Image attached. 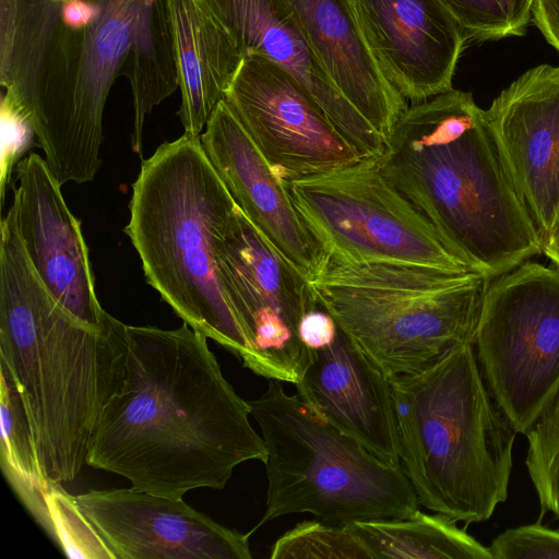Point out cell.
I'll return each mask as SVG.
<instances>
[{
    "label": "cell",
    "instance_id": "d4e9b609",
    "mask_svg": "<svg viewBox=\"0 0 559 559\" xmlns=\"http://www.w3.org/2000/svg\"><path fill=\"white\" fill-rule=\"evenodd\" d=\"M272 559H372L346 526L321 520L302 521L276 539Z\"/></svg>",
    "mask_w": 559,
    "mask_h": 559
},
{
    "label": "cell",
    "instance_id": "4316f807",
    "mask_svg": "<svg viewBox=\"0 0 559 559\" xmlns=\"http://www.w3.org/2000/svg\"><path fill=\"white\" fill-rule=\"evenodd\" d=\"M0 121H1V167L0 198L4 204L5 190L11 180L13 168L22 155L34 145L36 135L31 118L23 106L7 90L1 88Z\"/></svg>",
    "mask_w": 559,
    "mask_h": 559
},
{
    "label": "cell",
    "instance_id": "3957f363",
    "mask_svg": "<svg viewBox=\"0 0 559 559\" xmlns=\"http://www.w3.org/2000/svg\"><path fill=\"white\" fill-rule=\"evenodd\" d=\"M388 182L471 270L500 276L543 253V240L471 93L412 104L377 158Z\"/></svg>",
    "mask_w": 559,
    "mask_h": 559
},
{
    "label": "cell",
    "instance_id": "ac0fdd59",
    "mask_svg": "<svg viewBox=\"0 0 559 559\" xmlns=\"http://www.w3.org/2000/svg\"><path fill=\"white\" fill-rule=\"evenodd\" d=\"M200 139L241 211L281 255L308 278L324 251L302 223L284 183L225 100L212 114Z\"/></svg>",
    "mask_w": 559,
    "mask_h": 559
},
{
    "label": "cell",
    "instance_id": "9a60e30c",
    "mask_svg": "<svg viewBox=\"0 0 559 559\" xmlns=\"http://www.w3.org/2000/svg\"><path fill=\"white\" fill-rule=\"evenodd\" d=\"M381 72L412 104L452 90L466 43L440 0H353Z\"/></svg>",
    "mask_w": 559,
    "mask_h": 559
},
{
    "label": "cell",
    "instance_id": "8fae6325",
    "mask_svg": "<svg viewBox=\"0 0 559 559\" xmlns=\"http://www.w3.org/2000/svg\"><path fill=\"white\" fill-rule=\"evenodd\" d=\"M224 100L285 183L364 158L306 87L259 53H247Z\"/></svg>",
    "mask_w": 559,
    "mask_h": 559
},
{
    "label": "cell",
    "instance_id": "6da1fadb",
    "mask_svg": "<svg viewBox=\"0 0 559 559\" xmlns=\"http://www.w3.org/2000/svg\"><path fill=\"white\" fill-rule=\"evenodd\" d=\"M127 344L124 380L98 416L88 466L179 499L223 489L243 462L264 463L250 404L224 377L204 334L186 322L174 330L127 325Z\"/></svg>",
    "mask_w": 559,
    "mask_h": 559
},
{
    "label": "cell",
    "instance_id": "1f68e13d",
    "mask_svg": "<svg viewBox=\"0 0 559 559\" xmlns=\"http://www.w3.org/2000/svg\"><path fill=\"white\" fill-rule=\"evenodd\" d=\"M543 253L559 269V222L544 238Z\"/></svg>",
    "mask_w": 559,
    "mask_h": 559
},
{
    "label": "cell",
    "instance_id": "5bb4252c",
    "mask_svg": "<svg viewBox=\"0 0 559 559\" xmlns=\"http://www.w3.org/2000/svg\"><path fill=\"white\" fill-rule=\"evenodd\" d=\"M13 203L26 254L53 297L82 322L102 329L114 318L99 305L81 223L45 158L31 153L15 167Z\"/></svg>",
    "mask_w": 559,
    "mask_h": 559
},
{
    "label": "cell",
    "instance_id": "f546056e",
    "mask_svg": "<svg viewBox=\"0 0 559 559\" xmlns=\"http://www.w3.org/2000/svg\"><path fill=\"white\" fill-rule=\"evenodd\" d=\"M532 21L559 52V0H533Z\"/></svg>",
    "mask_w": 559,
    "mask_h": 559
},
{
    "label": "cell",
    "instance_id": "52a82bcc",
    "mask_svg": "<svg viewBox=\"0 0 559 559\" xmlns=\"http://www.w3.org/2000/svg\"><path fill=\"white\" fill-rule=\"evenodd\" d=\"M489 282L472 270L350 261L326 252L308 276L318 306L389 378L474 344Z\"/></svg>",
    "mask_w": 559,
    "mask_h": 559
},
{
    "label": "cell",
    "instance_id": "7a4b0ae2",
    "mask_svg": "<svg viewBox=\"0 0 559 559\" xmlns=\"http://www.w3.org/2000/svg\"><path fill=\"white\" fill-rule=\"evenodd\" d=\"M0 229V365L19 390L44 474L71 481L123 383L127 325L112 318L91 326L53 297L26 254L13 205Z\"/></svg>",
    "mask_w": 559,
    "mask_h": 559
},
{
    "label": "cell",
    "instance_id": "9c48e42d",
    "mask_svg": "<svg viewBox=\"0 0 559 559\" xmlns=\"http://www.w3.org/2000/svg\"><path fill=\"white\" fill-rule=\"evenodd\" d=\"M285 188L326 253L350 261L471 270L388 182L377 158L294 180Z\"/></svg>",
    "mask_w": 559,
    "mask_h": 559
},
{
    "label": "cell",
    "instance_id": "e0dca14e",
    "mask_svg": "<svg viewBox=\"0 0 559 559\" xmlns=\"http://www.w3.org/2000/svg\"><path fill=\"white\" fill-rule=\"evenodd\" d=\"M199 1L225 26L243 57L259 53L296 78L364 158L382 154L383 138L333 84L287 0Z\"/></svg>",
    "mask_w": 559,
    "mask_h": 559
},
{
    "label": "cell",
    "instance_id": "cb8c5ba5",
    "mask_svg": "<svg viewBox=\"0 0 559 559\" xmlns=\"http://www.w3.org/2000/svg\"><path fill=\"white\" fill-rule=\"evenodd\" d=\"M525 465L535 487L542 513L559 520V386L525 432Z\"/></svg>",
    "mask_w": 559,
    "mask_h": 559
},
{
    "label": "cell",
    "instance_id": "484cf974",
    "mask_svg": "<svg viewBox=\"0 0 559 559\" xmlns=\"http://www.w3.org/2000/svg\"><path fill=\"white\" fill-rule=\"evenodd\" d=\"M467 40L522 36L532 20L533 0H440Z\"/></svg>",
    "mask_w": 559,
    "mask_h": 559
},
{
    "label": "cell",
    "instance_id": "4dcf8cb0",
    "mask_svg": "<svg viewBox=\"0 0 559 559\" xmlns=\"http://www.w3.org/2000/svg\"><path fill=\"white\" fill-rule=\"evenodd\" d=\"M17 0H0V62L10 53L15 21Z\"/></svg>",
    "mask_w": 559,
    "mask_h": 559
},
{
    "label": "cell",
    "instance_id": "ba28073f",
    "mask_svg": "<svg viewBox=\"0 0 559 559\" xmlns=\"http://www.w3.org/2000/svg\"><path fill=\"white\" fill-rule=\"evenodd\" d=\"M269 379L248 401L266 448L265 511L249 532L280 516L310 513L326 523L404 519L418 510L402 465L384 464Z\"/></svg>",
    "mask_w": 559,
    "mask_h": 559
},
{
    "label": "cell",
    "instance_id": "8992f818",
    "mask_svg": "<svg viewBox=\"0 0 559 559\" xmlns=\"http://www.w3.org/2000/svg\"><path fill=\"white\" fill-rule=\"evenodd\" d=\"M401 465L419 504L465 524L508 498L518 433L489 390L473 343L390 378Z\"/></svg>",
    "mask_w": 559,
    "mask_h": 559
},
{
    "label": "cell",
    "instance_id": "7402d4cb",
    "mask_svg": "<svg viewBox=\"0 0 559 559\" xmlns=\"http://www.w3.org/2000/svg\"><path fill=\"white\" fill-rule=\"evenodd\" d=\"M456 521L417 510L404 519L357 521L346 526L362 542L372 559H492Z\"/></svg>",
    "mask_w": 559,
    "mask_h": 559
},
{
    "label": "cell",
    "instance_id": "4fadbf2b",
    "mask_svg": "<svg viewBox=\"0 0 559 559\" xmlns=\"http://www.w3.org/2000/svg\"><path fill=\"white\" fill-rule=\"evenodd\" d=\"M485 117L507 171L542 240L559 222V66L530 69Z\"/></svg>",
    "mask_w": 559,
    "mask_h": 559
},
{
    "label": "cell",
    "instance_id": "7c38bea8",
    "mask_svg": "<svg viewBox=\"0 0 559 559\" xmlns=\"http://www.w3.org/2000/svg\"><path fill=\"white\" fill-rule=\"evenodd\" d=\"M114 559H251L250 533L225 527L187 504L130 489L73 496Z\"/></svg>",
    "mask_w": 559,
    "mask_h": 559
},
{
    "label": "cell",
    "instance_id": "44dd1931",
    "mask_svg": "<svg viewBox=\"0 0 559 559\" xmlns=\"http://www.w3.org/2000/svg\"><path fill=\"white\" fill-rule=\"evenodd\" d=\"M174 31L178 117L185 132L201 135L225 98L243 55L225 26L199 0H168Z\"/></svg>",
    "mask_w": 559,
    "mask_h": 559
},
{
    "label": "cell",
    "instance_id": "5b68a950",
    "mask_svg": "<svg viewBox=\"0 0 559 559\" xmlns=\"http://www.w3.org/2000/svg\"><path fill=\"white\" fill-rule=\"evenodd\" d=\"M237 207L200 135L185 132L142 160L124 231L163 300L257 374L253 340L217 267L216 242Z\"/></svg>",
    "mask_w": 559,
    "mask_h": 559
},
{
    "label": "cell",
    "instance_id": "603a6c76",
    "mask_svg": "<svg viewBox=\"0 0 559 559\" xmlns=\"http://www.w3.org/2000/svg\"><path fill=\"white\" fill-rule=\"evenodd\" d=\"M1 373V467L4 476L41 525L47 514V499L58 484L44 474L19 390L4 367Z\"/></svg>",
    "mask_w": 559,
    "mask_h": 559
},
{
    "label": "cell",
    "instance_id": "d6986e66",
    "mask_svg": "<svg viewBox=\"0 0 559 559\" xmlns=\"http://www.w3.org/2000/svg\"><path fill=\"white\" fill-rule=\"evenodd\" d=\"M331 81L383 138L408 107L374 60L353 0H287Z\"/></svg>",
    "mask_w": 559,
    "mask_h": 559
},
{
    "label": "cell",
    "instance_id": "277c9868",
    "mask_svg": "<svg viewBox=\"0 0 559 559\" xmlns=\"http://www.w3.org/2000/svg\"><path fill=\"white\" fill-rule=\"evenodd\" d=\"M143 0H17L0 85L27 111L62 186L94 180L103 116L124 74Z\"/></svg>",
    "mask_w": 559,
    "mask_h": 559
},
{
    "label": "cell",
    "instance_id": "83f0119b",
    "mask_svg": "<svg viewBox=\"0 0 559 559\" xmlns=\"http://www.w3.org/2000/svg\"><path fill=\"white\" fill-rule=\"evenodd\" d=\"M488 548L492 559H559V531L522 525L498 535Z\"/></svg>",
    "mask_w": 559,
    "mask_h": 559
},
{
    "label": "cell",
    "instance_id": "ffe728a7",
    "mask_svg": "<svg viewBox=\"0 0 559 559\" xmlns=\"http://www.w3.org/2000/svg\"><path fill=\"white\" fill-rule=\"evenodd\" d=\"M216 258L223 285L251 337L254 324L267 317L283 319L298 334L302 317L319 307L308 278L281 255L239 206L218 236Z\"/></svg>",
    "mask_w": 559,
    "mask_h": 559
},
{
    "label": "cell",
    "instance_id": "30bf717a",
    "mask_svg": "<svg viewBox=\"0 0 559 559\" xmlns=\"http://www.w3.org/2000/svg\"><path fill=\"white\" fill-rule=\"evenodd\" d=\"M474 349L500 408L525 435L559 386V269L523 262L490 281Z\"/></svg>",
    "mask_w": 559,
    "mask_h": 559
},
{
    "label": "cell",
    "instance_id": "2e32d148",
    "mask_svg": "<svg viewBox=\"0 0 559 559\" xmlns=\"http://www.w3.org/2000/svg\"><path fill=\"white\" fill-rule=\"evenodd\" d=\"M297 395L319 417L356 439L384 464L401 465L390 378L338 328L309 350Z\"/></svg>",
    "mask_w": 559,
    "mask_h": 559
},
{
    "label": "cell",
    "instance_id": "f1b7e54d",
    "mask_svg": "<svg viewBox=\"0 0 559 559\" xmlns=\"http://www.w3.org/2000/svg\"><path fill=\"white\" fill-rule=\"evenodd\" d=\"M338 326L335 320L322 308L307 312L298 326V335L308 350L319 349L331 344Z\"/></svg>",
    "mask_w": 559,
    "mask_h": 559
}]
</instances>
